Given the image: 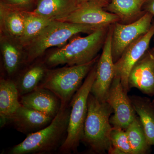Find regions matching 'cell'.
Instances as JSON below:
<instances>
[{
	"label": "cell",
	"instance_id": "obj_1",
	"mask_svg": "<svg viewBox=\"0 0 154 154\" xmlns=\"http://www.w3.org/2000/svg\"><path fill=\"white\" fill-rule=\"evenodd\" d=\"M109 26L98 28L84 37L75 35L66 44L48 53L43 62L48 67L52 68L79 65L94 60L103 48Z\"/></svg>",
	"mask_w": 154,
	"mask_h": 154
},
{
	"label": "cell",
	"instance_id": "obj_2",
	"mask_svg": "<svg viewBox=\"0 0 154 154\" xmlns=\"http://www.w3.org/2000/svg\"><path fill=\"white\" fill-rule=\"evenodd\" d=\"M70 110L69 105H62L59 112L50 124L27 135L23 141L13 146L8 153L46 154L59 150L66 138Z\"/></svg>",
	"mask_w": 154,
	"mask_h": 154
},
{
	"label": "cell",
	"instance_id": "obj_3",
	"mask_svg": "<svg viewBox=\"0 0 154 154\" xmlns=\"http://www.w3.org/2000/svg\"><path fill=\"white\" fill-rule=\"evenodd\" d=\"M113 112L108 103L100 101L91 93L82 141L95 153L108 152L111 147L110 134L113 126L110 120Z\"/></svg>",
	"mask_w": 154,
	"mask_h": 154
},
{
	"label": "cell",
	"instance_id": "obj_4",
	"mask_svg": "<svg viewBox=\"0 0 154 154\" xmlns=\"http://www.w3.org/2000/svg\"><path fill=\"white\" fill-rule=\"evenodd\" d=\"M100 28L102 27L53 21L38 36L23 48L25 65H29L41 57L48 48L57 46L60 47L66 44L75 35L80 33L90 34Z\"/></svg>",
	"mask_w": 154,
	"mask_h": 154
},
{
	"label": "cell",
	"instance_id": "obj_5",
	"mask_svg": "<svg viewBox=\"0 0 154 154\" xmlns=\"http://www.w3.org/2000/svg\"><path fill=\"white\" fill-rule=\"evenodd\" d=\"M97 62L70 102V110L67 133L66 138L59 149L61 154L77 152L82 141L88 113V97L96 78Z\"/></svg>",
	"mask_w": 154,
	"mask_h": 154
},
{
	"label": "cell",
	"instance_id": "obj_6",
	"mask_svg": "<svg viewBox=\"0 0 154 154\" xmlns=\"http://www.w3.org/2000/svg\"><path fill=\"white\" fill-rule=\"evenodd\" d=\"M99 57L98 56L84 64L48 69L38 87L51 91L60 99L62 105H69Z\"/></svg>",
	"mask_w": 154,
	"mask_h": 154
},
{
	"label": "cell",
	"instance_id": "obj_7",
	"mask_svg": "<svg viewBox=\"0 0 154 154\" xmlns=\"http://www.w3.org/2000/svg\"><path fill=\"white\" fill-rule=\"evenodd\" d=\"M153 17L150 13L145 12L134 22L126 24L117 22L113 24L111 51L114 63L129 45L148 32L152 25Z\"/></svg>",
	"mask_w": 154,
	"mask_h": 154
},
{
	"label": "cell",
	"instance_id": "obj_8",
	"mask_svg": "<svg viewBox=\"0 0 154 154\" xmlns=\"http://www.w3.org/2000/svg\"><path fill=\"white\" fill-rule=\"evenodd\" d=\"M105 101L112 107L114 113L110 117V124L114 127L125 130L136 117L137 113L119 77H114Z\"/></svg>",
	"mask_w": 154,
	"mask_h": 154
},
{
	"label": "cell",
	"instance_id": "obj_9",
	"mask_svg": "<svg viewBox=\"0 0 154 154\" xmlns=\"http://www.w3.org/2000/svg\"><path fill=\"white\" fill-rule=\"evenodd\" d=\"M107 5L94 1L80 3L69 15L59 21L100 27L109 26L120 22L118 16L105 10Z\"/></svg>",
	"mask_w": 154,
	"mask_h": 154
},
{
	"label": "cell",
	"instance_id": "obj_10",
	"mask_svg": "<svg viewBox=\"0 0 154 154\" xmlns=\"http://www.w3.org/2000/svg\"><path fill=\"white\" fill-rule=\"evenodd\" d=\"M113 25L109 26L102 54L96 67V78L91 93L101 101H106L107 94L115 77V66L111 51Z\"/></svg>",
	"mask_w": 154,
	"mask_h": 154
},
{
	"label": "cell",
	"instance_id": "obj_11",
	"mask_svg": "<svg viewBox=\"0 0 154 154\" xmlns=\"http://www.w3.org/2000/svg\"><path fill=\"white\" fill-rule=\"evenodd\" d=\"M154 36V23L148 32L129 45L120 58L114 63L115 76L120 78L122 85L127 93L130 90L128 84L130 72L149 49L150 43Z\"/></svg>",
	"mask_w": 154,
	"mask_h": 154
},
{
	"label": "cell",
	"instance_id": "obj_12",
	"mask_svg": "<svg viewBox=\"0 0 154 154\" xmlns=\"http://www.w3.org/2000/svg\"><path fill=\"white\" fill-rule=\"evenodd\" d=\"M129 89L136 88L146 95L154 96V50L147 51L133 67L128 79Z\"/></svg>",
	"mask_w": 154,
	"mask_h": 154
},
{
	"label": "cell",
	"instance_id": "obj_13",
	"mask_svg": "<svg viewBox=\"0 0 154 154\" xmlns=\"http://www.w3.org/2000/svg\"><path fill=\"white\" fill-rule=\"evenodd\" d=\"M21 105L54 118L61 107V102L55 94L45 88L38 87L20 97Z\"/></svg>",
	"mask_w": 154,
	"mask_h": 154
},
{
	"label": "cell",
	"instance_id": "obj_14",
	"mask_svg": "<svg viewBox=\"0 0 154 154\" xmlns=\"http://www.w3.org/2000/svg\"><path fill=\"white\" fill-rule=\"evenodd\" d=\"M53 117L21 105L8 119V122L24 134L28 135L44 128L53 119Z\"/></svg>",
	"mask_w": 154,
	"mask_h": 154
},
{
	"label": "cell",
	"instance_id": "obj_15",
	"mask_svg": "<svg viewBox=\"0 0 154 154\" xmlns=\"http://www.w3.org/2000/svg\"><path fill=\"white\" fill-rule=\"evenodd\" d=\"M1 48L5 70L9 76L13 77L25 65L23 47L16 39L1 33Z\"/></svg>",
	"mask_w": 154,
	"mask_h": 154
},
{
	"label": "cell",
	"instance_id": "obj_16",
	"mask_svg": "<svg viewBox=\"0 0 154 154\" xmlns=\"http://www.w3.org/2000/svg\"><path fill=\"white\" fill-rule=\"evenodd\" d=\"M77 0H38L30 12L51 21H60L73 12L79 4Z\"/></svg>",
	"mask_w": 154,
	"mask_h": 154
},
{
	"label": "cell",
	"instance_id": "obj_17",
	"mask_svg": "<svg viewBox=\"0 0 154 154\" xmlns=\"http://www.w3.org/2000/svg\"><path fill=\"white\" fill-rule=\"evenodd\" d=\"M26 14L0 3L1 33L19 41L24 31Z\"/></svg>",
	"mask_w": 154,
	"mask_h": 154
},
{
	"label": "cell",
	"instance_id": "obj_18",
	"mask_svg": "<svg viewBox=\"0 0 154 154\" xmlns=\"http://www.w3.org/2000/svg\"><path fill=\"white\" fill-rule=\"evenodd\" d=\"M19 91L14 80L1 79L0 80V116L3 123L21 106Z\"/></svg>",
	"mask_w": 154,
	"mask_h": 154
},
{
	"label": "cell",
	"instance_id": "obj_19",
	"mask_svg": "<svg viewBox=\"0 0 154 154\" xmlns=\"http://www.w3.org/2000/svg\"><path fill=\"white\" fill-rule=\"evenodd\" d=\"M133 107L138 115L148 143L154 146V110L152 101L147 97L129 96Z\"/></svg>",
	"mask_w": 154,
	"mask_h": 154
},
{
	"label": "cell",
	"instance_id": "obj_20",
	"mask_svg": "<svg viewBox=\"0 0 154 154\" xmlns=\"http://www.w3.org/2000/svg\"><path fill=\"white\" fill-rule=\"evenodd\" d=\"M146 1L110 0L105 9L118 16L120 23L128 24L140 18L145 13L143 7Z\"/></svg>",
	"mask_w": 154,
	"mask_h": 154
},
{
	"label": "cell",
	"instance_id": "obj_21",
	"mask_svg": "<svg viewBox=\"0 0 154 154\" xmlns=\"http://www.w3.org/2000/svg\"><path fill=\"white\" fill-rule=\"evenodd\" d=\"M48 67L43 61L31 65L14 80L20 97L38 88L46 74Z\"/></svg>",
	"mask_w": 154,
	"mask_h": 154
},
{
	"label": "cell",
	"instance_id": "obj_22",
	"mask_svg": "<svg viewBox=\"0 0 154 154\" xmlns=\"http://www.w3.org/2000/svg\"><path fill=\"white\" fill-rule=\"evenodd\" d=\"M132 154L147 153L149 145L140 119L136 117L125 130Z\"/></svg>",
	"mask_w": 154,
	"mask_h": 154
},
{
	"label": "cell",
	"instance_id": "obj_23",
	"mask_svg": "<svg viewBox=\"0 0 154 154\" xmlns=\"http://www.w3.org/2000/svg\"><path fill=\"white\" fill-rule=\"evenodd\" d=\"M53 22L48 19L26 12L25 28L19 42L22 47L26 46L30 41L38 36L45 27Z\"/></svg>",
	"mask_w": 154,
	"mask_h": 154
},
{
	"label": "cell",
	"instance_id": "obj_24",
	"mask_svg": "<svg viewBox=\"0 0 154 154\" xmlns=\"http://www.w3.org/2000/svg\"><path fill=\"white\" fill-rule=\"evenodd\" d=\"M111 147L108 151L110 154H132L125 130L120 128H112L110 134Z\"/></svg>",
	"mask_w": 154,
	"mask_h": 154
},
{
	"label": "cell",
	"instance_id": "obj_25",
	"mask_svg": "<svg viewBox=\"0 0 154 154\" xmlns=\"http://www.w3.org/2000/svg\"><path fill=\"white\" fill-rule=\"evenodd\" d=\"M38 0H0V3L25 12H31L36 8Z\"/></svg>",
	"mask_w": 154,
	"mask_h": 154
},
{
	"label": "cell",
	"instance_id": "obj_26",
	"mask_svg": "<svg viewBox=\"0 0 154 154\" xmlns=\"http://www.w3.org/2000/svg\"><path fill=\"white\" fill-rule=\"evenodd\" d=\"M143 10L150 13L154 17V0H146L143 7Z\"/></svg>",
	"mask_w": 154,
	"mask_h": 154
},
{
	"label": "cell",
	"instance_id": "obj_27",
	"mask_svg": "<svg viewBox=\"0 0 154 154\" xmlns=\"http://www.w3.org/2000/svg\"><path fill=\"white\" fill-rule=\"evenodd\" d=\"M79 2V3L84 2H104L106 3V4H108L110 3V0H77Z\"/></svg>",
	"mask_w": 154,
	"mask_h": 154
},
{
	"label": "cell",
	"instance_id": "obj_28",
	"mask_svg": "<svg viewBox=\"0 0 154 154\" xmlns=\"http://www.w3.org/2000/svg\"><path fill=\"white\" fill-rule=\"evenodd\" d=\"M152 105L153 107L154 110V99L152 101Z\"/></svg>",
	"mask_w": 154,
	"mask_h": 154
},
{
	"label": "cell",
	"instance_id": "obj_29",
	"mask_svg": "<svg viewBox=\"0 0 154 154\" xmlns=\"http://www.w3.org/2000/svg\"><path fill=\"white\" fill-rule=\"evenodd\" d=\"M153 50H154V48H153Z\"/></svg>",
	"mask_w": 154,
	"mask_h": 154
}]
</instances>
